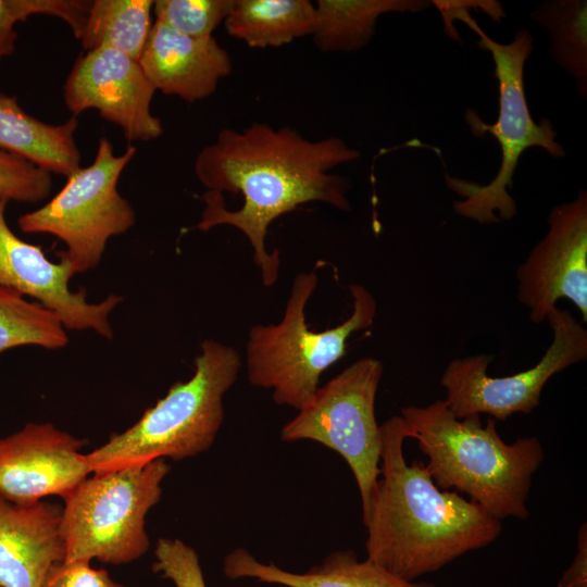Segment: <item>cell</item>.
Returning <instances> with one entry per match:
<instances>
[{
  "label": "cell",
  "mask_w": 587,
  "mask_h": 587,
  "mask_svg": "<svg viewBox=\"0 0 587 587\" xmlns=\"http://www.w3.org/2000/svg\"><path fill=\"white\" fill-rule=\"evenodd\" d=\"M316 286L314 272L298 273L280 322L254 325L246 345L249 383L272 389L275 403L298 411L317 390L322 374L347 353L350 335L371 327L376 314L372 294L364 286L352 284L350 317L333 328L314 332L307 325L305 305Z\"/></svg>",
  "instance_id": "cell-6"
},
{
  "label": "cell",
  "mask_w": 587,
  "mask_h": 587,
  "mask_svg": "<svg viewBox=\"0 0 587 587\" xmlns=\"http://www.w3.org/2000/svg\"><path fill=\"white\" fill-rule=\"evenodd\" d=\"M78 120L47 124L26 113L17 99L0 92V149L50 172L70 176L80 166L75 139Z\"/></svg>",
  "instance_id": "cell-18"
},
{
  "label": "cell",
  "mask_w": 587,
  "mask_h": 587,
  "mask_svg": "<svg viewBox=\"0 0 587 587\" xmlns=\"http://www.w3.org/2000/svg\"><path fill=\"white\" fill-rule=\"evenodd\" d=\"M170 471L157 459L82 480L62 498L63 562L122 565L141 558L150 547L146 516L160 501Z\"/></svg>",
  "instance_id": "cell-7"
},
{
  "label": "cell",
  "mask_w": 587,
  "mask_h": 587,
  "mask_svg": "<svg viewBox=\"0 0 587 587\" xmlns=\"http://www.w3.org/2000/svg\"><path fill=\"white\" fill-rule=\"evenodd\" d=\"M432 3L440 12L450 38L460 39L452 26L453 20L461 21L478 36V47L490 52L494 60L499 89L496 123H485L473 109L465 111V121L475 137L490 134L496 138L501 148V165L496 177L484 186L446 174L447 185L464 197V200L455 201L453 208L459 215L482 224L510 220L516 213V204L508 188L513 185L512 178L524 150L540 147L555 159L565 157L563 147L555 140L557 132L551 121L542 118L536 123L526 101L524 66L534 48L533 36L522 28L509 43L491 39L470 14L471 9L482 11V0H434Z\"/></svg>",
  "instance_id": "cell-4"
},
{
  "label": "cell",
  "mask_w": 587,
  "mask_h": 587,
  "mask_svg": "<svg viewBox=\"0 0 587 587\" xmlns=\"http://www.w3.org/2000/svg\"><path fill=\"white\" fill-rule=\"evenodd\" d=\"M549 230L516 273L517 298L539 323L561 298L571 300L587 321V192L552 208Z\"/></svg>",
  "instance_id": "cell-11"
},
{
  "label": "cell",
  "mask_w": 587,
  "mask_h": 587,
  "mask_svg": "<svg viewBox=\"0 0 587 587\" xmlns=\"http://www.w3.org/2000/svg\"><path fill=\"white\" fill-rule=\"evenodd\" d=\"M223 571L229 579L254 578L286 587H438L400 578L367 558L360 560L352 550L335 551L308 572L292 573L237 548L224 558Z\"/></svg>",
  "instance_id": "cell-17"
},
{
  "label": "cell",
  "mask_w": 587,
  "mask_h": 587,
  "mask_svg": "<svg viewBox=\"0 0 587 587\" xmlns=\"http://www.w3.org/2000/svg\"><path fill=\"white\" fill-rule=\"evenodd\" d=\"M380 430L382 478L362 516L369 560L414 582L497 540L502 521L458 491L439 489L423 462L407 463L403 441L412 427L401 415Z\"/></svg>",
  "instance_id": "cell-2"
},
{
  "label": "cell",
  "mask_w": 587,
  "mask_h": 587,
  "mask_svg": "<svg viewBox=\"0 0 587 587\" xmlns=\"http://www.w3.org/2000/svg\"><path fill=\"white\" fill-rule=\"evenodd\" d=\"M62 507L47 501L14 504L0 497V587H41L64 561Z\"/></svg>",
  "instance_id": "cell-16"
},
{
  "label": "cell",
  "mask_w": 587,
  "mask_h": 587,
  "mask_svg": "<svg viewBox=\"0 0 587 587\" xmlns=\"http://www.w3.org/2000/svg\"><path fill=\"white\" fill-rule=\"evenodd\" d=\"M90 4V1L82 0H0V62L15 50L18 22L39 14L59 17L78 39Z\"/></svg>",
  "instance_id": "cell-24"
},
{
  "label": "cell",
  "mask_w": 587,
  "mask_h": 587,
  "mask_svg": "<svg viewBox=\"0 0 587 587\" xmlns=\"http://www.w3.org/2000/svg\"><path fill=\"white\" fill-rule=\"evenodd\" d=\"M240 366L235 348L204 340L188 380L174 383L133 426L111 435L105 444L86 454L91 473L157 459L180 461L207 451L223 424V398L235 384Z\"/></svg>",
  "instance_id": "cell-5"
},
{
  "label": "cell",
  "mask_w": 587,
  "mask_h": 587,
  "mask_svg": "<svg viewBox=\"0 0 587 587\" xmlns=\"http://www.w3.org/2000/svg\"><path fill=\"white\" fill-rule=\"evenodd\" d=\"M153 0L91 1L78 37L87 50L112 48L139 60L152 28Z\"/></svg>",
  "instance_id": "cell-21"
},
{
  "label": "cell",
  "mask_w": 587,
  "mask_h": 587,
  "mask_svg": "<svg viewBox=\"0 0 587 587\" xmlns=\"http://www.w3.org/2000/svg\"><path fill=\"white\" fill-rule=\"evenodd\" d=\"M136 151L135 146H128L123 154L115 155L112 142L101 137L93 162L67 176L62 189L46 204L21 215L18 228L63 241L66 250L58 255L68 262L74 274L95 268L108 240L136 224L133 207L117 188Z\"/></svg>",
  "instance_id": "cell-8"
},
{
  "label": "cell",
  "mask_w": 587,
  "mask_h": 587,
  "mask_svg": "<svg viewBox=\"0 0 587 587\" xmlns=\"http://www.w3.org/2000/svg\"><path fill=\"white\" fill-rule=\"evenodd\" d=\"M227 33L250 48H278L312 35L315 4L309 0H235Z\"/></svg>",
  "instance_id": "cell-20"
},
{
  "label": "cell",
  "mask_w": 587,
  "mask_h": 587,
  "mask_svg": "<svg viewBox=\"0 0 587 587\" xmlns=\"http://www.w3.org/2000/svg\"><path fill=\"white\" fill-rule=\"evenodd\" d=\"M235 0H157L153 2L155 21L192 38L212 37L224 23Z\"/></svg>",
  "instance_id": "cell-25"
},
{
  "label": "cell",
  "mask_w": 587,
  "mask_h": 587,
  "mask_svg": "<svg viewBox=\"0 0 587 587\" xmlns=\"http://www.w3.org/2000/svg\"><path fill=\"white\" fill-rule=\"evenodd\" d=\"M155 89L139 62L112 48L79 55L64 83V103L73 116L97 110L123 130L128 141H148L163 134L151 113Z\"/></svg>",
  "instance_id": "cell-12"
},
{
  "label": "cell",
  "mask_w": 587,
  "mask_h": 587,
  "mask_svg": "<svg viewBox=\"0 0 587 587\" xmlns=\"http://www.w3.org/2000/svg\"><path fill=\"white\" fill-rule=\"evenodd\" d=\"M8 201L0 199V285L54 311L67 329L93 330L111 339L110 315L122 297L109 295L100 302H89L84 289H70L75 275L67 261L52 262L42 248L21 239L5 217Z\"/></svg>",
  "instance_id": "cell-13"
},
{
  "label": "cell",
  "mask_w": 587,
  "mask_h": 587,
  "mask_svg": "<svg viewBox=\"0 0 587 587\" xmlns=\"http://www.w3.org/2000/svg\"><path fill=\"white\" fill-rule=\"evenodd\" d=\"M428 0H319L312 37L323 52H351L365 47L378 18L387 13H417Z\"/></svg>",
  "instance_id": "cell-19"
},
{
  "label": "cell",
  "mask_w": 587,
  "mask_h": 587,
  "mask_svg": "<svg viewBox=\"0 0 587 587\" xmlns=\"http://www.w3.org/2000/svg\"><path fill=\"white\" fill-rule=\"evenodd\" d=\"M553 340L532 369L504 377H491L487 367L492 357L480 353L454 359L444 371V399L459 420L488 414L504 421L515 413H530L540 403L546 383L557 373L587 357V332L572 314L554 308L546 319Z\"/></svg>",
  "instance_id": "cell-10"
},
{
  "label": "cell",
  "mask_w": 587,
  "mask_h": 587,
  "mask_svg": "<svg viewBox=\"0 0 587 587\" xmlns=\"http://www.w3.org/2000/svg\"><path fill=\"white\" fill-rule=\"evenodd\" d=\"M383 363L360 359L323 387L298 414L284 425L285 442L312 440L339 453L349 465L367 512L380 475L382 430L375 416V399Z\"/></svg>",
  "instance_id": "cell-9"
},
{
  "label": "cell",
  "mask_w": 587,
  "mask_h": 587,
  "mask_svg": "<svg viewBox=\"0 0 587 587\" xmlns=\"http://www.w3.org/2000/svg\"><path fill=\"white\" fill-rule=\"evenodd\" d=\"M65 329L54 311L0 285V355L24 346L64 348L68 344Z\"/></svg>",
  "instance_id": "cell-23"
},
{
  "label": "cell",
  "mask_w": 587,
  "mask_h": 587,
  "mask_svg": "<svg viewBox=\"0 0 587 587\" xmlns=\"http://www.w3.org/2000/svg\"><path fill=\"white\" fill-rule=\"evenodd\" d=\"M412 427L426 467L441 489L454 488L502 521L529 516L526 502L535 472L545 452L537 437L507 444L496 420L482 424L480 415L457 419L445 400L426 407L408 405L400 414Z\"/></svg>",
  "instance_id": "cell-3"
},
{
  "label": "cell",
  "mask_w": 587,
  "mask_h": 587,
  "mask_svg": "<svg viewBox=\"0 0 587 587\" xmlns=\"http://www.w3.org/2000/svg\"><path fill=\"white\" fill-rule=\"evenodd\" d=\"M41 587H126L105 570L85 562H61L48 572Z\"/></svg>",
  "instance_id": "cell-28"
},
{
  "label": "cell",
  "mask_w": 587,
  "mask_h": 587,
  "mask_svg": "<svg viewBox=\"0 0 587 587\" xmlns=\"http://www.w3.org/2000/svg\"><path fill=\"white\" fill-rule=\"evenodd\" d=\"M51 189L50 172L0 149V199L37 203L47 199Z\"/></svg>",
  "instance_id": "cell-26"
},
{
  "label": "cell",
  "mask_w": 587,
  "mask_h": 587,
  "mask_svg": "<svg viewBox=\"0 0 587 587\" xmlns=\"http://www.w3.org/2000/svg\"><path fill=\"white\" fill-rule=\"evenodd\" d=\"M530 17L550 34V54L587 95V1L549 0L539 3Z\"/></svg>",
  "instance_id": "cell-22"
},
{
  "label": "cell",
  "mask_w": 587,
  "mask_h": 587,
  "mask_svg": "<svg viewBox=\"0 0 587 587\" xmlns=\"http://www.w3.org/2000/svg\"><path fill=\"white\" fill-rule=\"evenodd\" d=\"M154 573L175 587H207L196 550L177 538H160L154 549Z\"/></svg>",
  "instance_id": "cell-27"
},
{
  "label": "cell",
  "mask_w": 587,
  "mask_h": 587,
  "mask_svg": "<svg viewBox=\"0 0 587 587\" xmlns=\"http://www.w3.org/2000/svg\"><path fill=\"white\" fill-rule=\"evenodd\" d=\"M155 90L195 102L211 96L233 71L216 39L185 36L155 21L138 60Z\"/></svg>",
  "instance_id": "cell-15"
},
{
  "label": "cell",
  "mask_w": 587,
  "mask_h": 587,
  "mask_svg": "<svg viewBox=\"0 0 587 587\" xmlns=\"http://www.w3.org/2000/svg\"><path fill=\"white\" fill-rule=\"evenodd\" d=\"M360 157L337 137L309 140L297 130L252 123L242 130L224 128L200 150L195 174L208 188L196 228H238L253 248L262 283L273 286L279 274V251L268 252L265 237L272 222L308 202L350 211L348 178L330 173Z\"/></svg>",
  "instance_id": "cell-1"
},
{
  "label": "cell",
  "mask_w": 587,
  "mask_h": 587,
  "mask_svg": "<svg viewBox=\"0 0 587 587\" xmlns=\"http://www.w3.org/2000/svg\"><path fill=\"white\" fill-rule=\"evenodd\" d=\"M557 587H587V524L577 534V551L571 565L563 572Z\"/></svg>",
  "instance_id": "cell-29"
},
{
  "label": "cell",
  "mask_w": 587,
  "mask_h": 587,
  "mask_svg": "<svg viewBox=\"0 0 587 587\" xmlns=\"http://www.w3.org/2000/svg\"><path fill=\"white\" fill-rule=\"evenodd\" d=\"M85 444L49 422L0 439V497L18 505L65 497L91 474Z\"/></svg>",
  "instance_id": "cell-14"
}]
</instances>
